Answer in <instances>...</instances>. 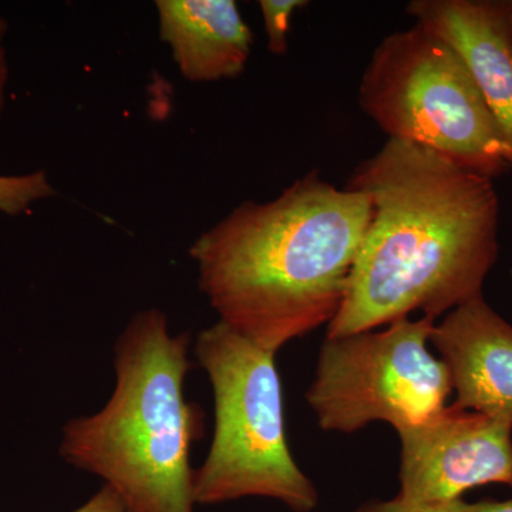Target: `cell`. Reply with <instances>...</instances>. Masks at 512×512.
<instances>
[{
  "instance_id": "6da1fadb",
  "label": "cell",
  "mask_w": 512,
  "mask_h": 512,
  "mask_svg": "<svg viewBox=\"0 0 512 512\" xmlns=\"http://www.w3.org/2000/svg\"><path fill=\"white\" fill-rule=\"evenodd\" d=\"M372 218L326 338H345L483 296L500 254V200L491 178L429 148L389 140L349 178Z\"/></svg>"
},
{
  "instance_id": "7a4b0ae2",
  "label": "cell",
  "mask_w": 512,
  "mask_h": 512,
  "mask_svg": "<svg viewBox=\"0 0 512 512\" xmlns=\"http://www.w3.org/2000/svg\"><path fill=\"white\" fill-rule=\"evenodd\" d=\"M372 218L367 194L319 171L268 202L248 200L191 245L220 320L268 352L328 326Z\"/></svg>"
},
{
  "instance_id": "3957f363",
  "label": "cell",
  "mask_w": 512,
  "mask_h": 512,
  "mask_svg": "<svg viewBox=\"0 0 512 512\" xmlns=\"http://www.w3.org/2000/svg\"><path fill=\"white\" fill-rule=\"evenodd\" d=\"M188 349V335H173L163 312L137 313L114 348L109 402L63 429L64 460L103 478L130 512H194L190 453L204 414L185 402Z\"/></svg>"
},
{
  "instance_id": "277c9868",
  "label": "cell",
  "mask_w": 512,
  "mask_h": 512,
  "mask_svg": "<svg viewBox=\"0 0 512 512\" xmlns=\"http://www.w3.org/2000/svg\"><path fill=\"white\" fill-rule=\"evenodd\" d=\"M195 356L215 412L210 451L194 470L195 504L266 497L311 512L319 495L289 450L275 353L218 320L198 335Z\"/></svg>"
},
{
  "instance_id": "5b68a950",
  "label": "cell",
  "mask_w": 512,
  "mask_h": 512,
  "mask_svg": "<svg viewBox=\"0 0 512 512\" xmlns=\"http://www.w3.org/2000/svg\"><path fill=\"white\" fill-rule=\"evenodd\" d=\"M359 104L389 140L429 148L491 180L512 168L510 148L463 57L419 23L373 50Z\"/></svg>"
},
{
  "instance_id": "8992f818",
  "label": "cell",
  "mask_w": 512,
  "mask_h": 512,
  "mask_svg": "<svg viewBox=\"0 0 512 512\" xmlns=\"http://www.w3.org/2000/svg\"><path fill=\"white\" fill-rule=\"evenodd\" d=\"M436 320L403 318L380 332L326 338L306 400L320 429L355 433L372 421L417 426L453 392L443 360L431 355Z\"/></svg>"
},
{
  "instance_id": "52a82bcc",
  "label": "cell",
  "mask_w": 512,
  "mask_h": 512,
  "mask_svg": "<svg viewBox=\"0 0 512 512\" xmlns=\"http://www.w3.org/2000/svg\"><path fill=\"white\" fill-rule=\"evenodd\" d=\"M400 493L397 500L430 505L460 500L473 488H512V423L446 406L429 420L397 431Z\"/></svg>"
},
{
  "instance_id": "ba28073f",
  "label": "cell",
  "mask_w": 512,
  "mask_h": 512,
  "mask_svg": "<svg viewBox=\"0 0 512 512\" xmlns=\"http://www.w3.org/2000/svg\"><path fill=\"white\" fill-rule=\"evenodd\" d=\"M456 406L512 423V325L478 296L434 325Z\"/></svg>"
},
{
  "instance_id": "9c48e42d",
  "label": "cell",
  "mask_w": 512,
  "mask_h": 512,
  "mask_svg": "<svg viewBox=\"0 0 512 512\" xmlns=\"http://www.w3.org/2000/svg\"><path fill=\"white\" fill-rule=\"evenodd\" d=\"M406 10L463 57L512 156V33L507 2L413 0Z\"/></svg>"
},
{
  "instance_id": "30bf717a",
  "label": "cell",
  "mask_w": 512,
  "mask_h": 512,
  "mask_svg": "<svg viewBox=\"0 0 512 512\" xmlns=\"http://www.w3.org/2000/svg\"><path fill=\"white\" fill-rule=\"evenodd\" d=\"M156 9L161 40L185 79L212 83L244 73L254 33L234 0H158Z\"/></svg>"
},
{
  "instance_id": "8fae6325",
  "label": "cell",
  "mask_w": 512,
  "mask_h": 512,
  "mask_svg": "<svg viewBox=\"0 0 512 512\" xmlns=\"http://www.w3.org/2000/svg\"><path fill=\"white\" fill-rule=\"evenodd\" d=\"M55 195L45 171L25 175H0V212L20 215L36 202Z\"/></svg>"
},
{
  "instance_id": "7c38bea8",
  "label": "cell",
  "mask_w": 512,
  "mask_h": 512,
  "mask_svg": "<svg viewBox=\"0 0 512 512\" xmlns=\"http://www.w3.org/2000/svg\"><path fill=\"white\" fill-rule=\"evenodd\" d=\"M305 0H261L262 19L268 37V49L272 55L282 56L288 52L289 23L296 10L305 8Z\"/></svg>"
},
{
  "instance_id": "4fadbf2b",
  "label": "cell",
  "mask_w": 512,
  "mask_h": 512,
  "mask_svg": "<svg viewBox=\"0 0 512 512\" xmlns=\"http://www.w3.org/2000/svg\"><path fill=\"white\" fill-rule=\"evenodd\" d=\"M353 512H512V500L466 503L460 498L448 503L413 505L394 498L390 501H373Z\"/></svg>"
},
{
  "instance_id": "5bb4252c",
  "label": "cell",
  "mask_w": 512,
  "mask_h": 512,
  "mask_svg": "<svg viewBox=\"0 0 512 512\" xmlns=\"http://www.w3.org/2000/svg\"><path fill=\"white\" fill-rule=\"evenodd\" d=\"M73 512H130V510L113 488L104 485L99 493L94 494L86 504Z\"/></svg>"
},
{
  "instance_id": "9a60e30c",
  "label": "cell",
  "mask_w": 512,
  "mask_h": 512,
  "mask_svg": "<svg viewBox=\"0 0 512 512\" xmlns=\"http://www.w3.org/2000/svg\"><path fill=\"white\" fill-rule=\"evenodd\" d=\"M6 32H8V25L5 20L0 18V114H2L3 104H5V89L9 77L8 60H6L5 46H3Z\"/></svg>"
},
{
  "instance_id": "2e32d148",
  "label": "cell",
  "mask_w": 512,
  "mask_h": 512,
  "mask_svg": "<svg viewBox=\"0 0 512 512\" xmlns=\"http://www.w3.org/2000/svg\"><path fill=\"white\" fill-rule=\"evenodd\" d=\"M507 8H508V19H510V26H511V33H512V0H510V2H507Z\"/></svg>"
}]
</instances>
